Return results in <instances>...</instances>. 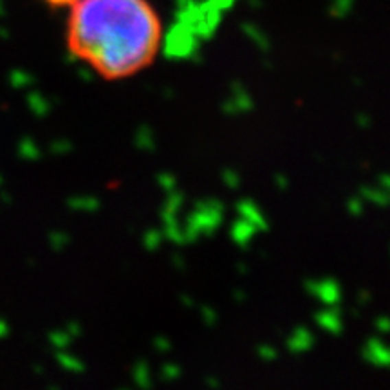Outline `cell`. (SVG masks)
<instances>
[{"instance_id": "cell-1", "label": "cell", "mask_w": 390, "mask_h": 390, "mask_svg": "<svg viewBox=\"0 0 390 390\" xmlns=\"http://www.w3.org/2000/svg\"><path fill=\"white\" fill-rule=\"evenodd\" d=\"M71 10L69 51L103 78H127L156 58L161 22L148 0H78Z\"/></svg>"}, {"instance_id": "cell-2", "label": "cell", "mask_w": 390, "mask_h": 390, "mask_svg": "<svg viewBox=\"0 0 390 390\" xmlns=\"http://www.w3.org/2000/svg\"><path fill=\"white\" fill-rule=\"evenodd\" d=\"M220 220H222V205L219 200L199 203L186 222V228L183 229L185 242H192L203 233H211L220 225Z\"/></svg>"}, {"instance_id": "cell-3", "label": "cell", "mask_w": 390, "mask_h": 390, "mask_svg": "<svg viewBox=\"0 0 390 390\" xmlns=\"http://www.w3.org/2000/svg\"><path fill=\"white\" fill-rule=\"evenodd\" d=\"M197 51V34L194 33L190 25L181 22L177 27L170 31L165 40V54L170 60L190 58Z\"/></svg>"}, {"instance_id": "cell-4", "label": "cell", "mask_w": 390, "mask_h": 390, "mask_svg": "<svg viewBox=\"0 0 390 390\" xmlns=\"http://www.w3.org/2000/svg\"><path fill=\"white\" fill-rule=\"evenodd\" d=\"M306 289L311 295L320 300L322 303L329 306V308H336L341 300V288L340 284L332 278H323V280H309L306 282Z\"/></svg>"}, {"instance_id": "cell-5", "label": "cell", "mask_w": 390, "mask_h": 390, "mask_svg": "<svg viewBox=\"0 0 390 390\" xmlns=\"http://www.w3.org/2000/svg\"><path fill=\"white\" fill-rule=\"evenodd\" d=\"M361 356L365 358V361H369V363H372V365L376 367H387L390 361V354L387 345L381 340H376V338L367 341L363 351H361Z\"/></svg>"}, {"instance_id": "cell-6", "label": "cell", "mask_w": 390, "mask_h": 390, "mask_svg": "<svg viewBox=\"0 0 390 390\" xmlns=\"http://www.w3.org/2000/svg\"><path fill=\"white\" fill-rule=\"evenodd\" d=\"M237 211H239V217L246 219L248 222L255 226L257 229H268V222H266V217L262 215L260 208L251 200H242L237 205Z\"/></svg>"}, {"instance_id": "cell-7", "label": "cell", "mask_w": 390, "mask_h": 390, "mask_svg": "<svg viewBox=\"0 0 390 390\" xmlns=\"http://www.w3.org/2000/svg\"><path fill=\"white\" fill-rule=\"evenodd\" d=\"M312 345H314V336H312L308 329H303V327L295 329L291 332V336L288 338V349L291 352H295V354L309 351Z\"/></svg>"}, {"instance_id": "cell-8", "label": "cell", "mask_w": 390, "mask_h": 390, "mask_svg": "<svg viewBox=\"0 0 390 390\" xmlns=\"http://www.w3.org/2000/svg\"><path fill=\"white\" fill-rule=\"evenodd\" d=\"M317 323L322 327L323 331L331 332V334H340L343 331V322H341L340 312L334 308H329L325 311L318 312Z\"/></svg>"}, {"instance_id": "cell-9", "label": "cell", "mask_w": 390, "mask_h": 390, "mask_svg": "<svg viewBox=\"0 0 390 390\" xmlns=\"http://www.w3.org/2000/svg\"><path fill=\"white\" fill-rule=\"evenodd\" d=\"M253 107V103H251V98L249 94L240 89V85H233V96L226 103L225 111L228 114H237V113H246L249 108Z\"/></svg>"}, {"instance_id": "cell-10", "label": "cell", "mask_w": 390, "mask_h": 390, "mask_svg": "<svg viewBox=\"0 0 390 390\" xmlns=\"http://www.w3.org/2000/svg\"><path fill=\"white\" fill-rule=\"evenodd\" d=\"M255 231H259V229L255 228L251 222H248V220L240 217V219L231 226V239H233V242H237L239 246H242L244 248V246L251 240Z\"/></svg>"}, {"instance_id": "cell-11", "label": "cell", "mask_w": 390, "mask_h": 390, "mask_svg": "<svg viewBox=\"0 0 390 390\" xmlns=\"http://www.w3.org/2000/svg\"><path fill=\"white\" fill-rule=\"evenodd\" d=\"M132 374H134V380H136V383L141 387V389H148V387L152 385L150 371H148V365L143 363V361L136 363V367L132 369Z\"/></svg>"}, {"instance_id": "cell-12", "label": "cell", "mask_w": 390, "mask_h": 390, "mask_svg": "<svg viewBox=\"0 0 390 390\" xmlns=\"http://www.w3.org/2000/svg\"><path fill=\"white\" fill-rule=\"evenodd\" d=\"M69 206L74 210H83V211H94L100 208V200L94 197H74L69 200Z\"/></svg>"}, {"instance_id": "cell-13", "label": "cell", "mask_w": 390, "mask_h": 390, "mask_svg": "<svg viewBox=\"0 0 390 390\" xmlns=\"http://www.w3.org/2000/svg\"><path fill=\"white\" fill-rule=\"evenodd\" d=\"M58 363L64 367L65 371H71V372H83L85 371V365H83L82 361L78 358L71 356V354H65V352H60L58 356H56Z\"/></svg>"}, {"instance_id": "cell-14", "label": "cell", "mask_w": 390, "mask_h": 390, "mask_svg": "<svg viewBox=\"0 0 390 390\" xmlns=\"http://www.w3.org/2000/svg\"><path fill=\"white\" fill-rule=\"evenodd\" d=\"M30 108L38 117L45 116L49 113V102L44 96H40L38 93L30 94Z\"/></svg>"}, {"instance_id": "cell-15", "label": "cell", "mask_w": 390, "mask_h": 390, "mask_svg": "<svg viewBox=\"0 0 390 390\" xmlns=\"http://www.w3.org/2000/svg\"><path fill=\"white\" fill-rule=\"evenodd\" d=\"M19 154L24 157V159H31V161H34V159H38L40 157L38 148H36V145H34L31 139H24V141L20 143Z\"/></svg>"}, {"instance_id": "cell-16", "label": "cell", "mask_w": 390, "mask_h": 390, "mask_svg": "<svg viewBox=\"0 0 390 390\" xmlns=\"http://www.w3.org/2000/svg\"><path fill=\"white\" fill-rule=\"evenodd\" d=\"M136 143L141 150H154V145H156V143H154L150 128H141V130L137 132Z\"/></svg>"}, {"instance_id": "cell-17", "label": "cell", "mask_w": 390, "mask_h": 390, "mask_svg": "<svg viewBox=\"0 0 390 390\" xmlns=\"http://www.w3.org/2000/svg\"><path fill=\"white\" fill-rule=\"evenodd\" d=\"M361 194H363V197L365 199H371V200H376L378 205L385 206L387 203V190H372V188H363L361 190Z\"/></svg>"}, {"instance_id": "cell-18", "label": "cell", "mask_w": 390, "mask_h": 390, "mask_svg": "<svg viewBox=\"0 0 390 390\" xmlns=\"http://www.w3.org/2000/svg\"><path fill=\"white\" fill-rule=\"evenodd\" d=\"M71 340H73V336H71L67 331L53 332V334H51V343H53L54 347H58V349H65V347L71 343Z\"/></svg>"}, {"instance_id": "cell-19", "label": "cell", "mask_w": 390, "mask_h": 390, "mask_svg": "<svg viewBox=\"0 0 390 390\" xmlns=\"http://www.w3.org/2000/svg\"><path fill=\"white\" fill-rule=\"evenodd\" d=\"M159 242H161V233L159 231H156V229H152V231H146L145 235V246L146 249H156L157 246H159Z\"/></svg>"}, {"instance_id": "cell-20", "label": "cell", "mask_w": 390, "mask_h": 390, "mask_svg": "<svg viewBox=\"0 0 390 390\" xmlns=\"http://www.w3.org/2000/svg\"><path fill=\"white\" fill-rule=\"evenodd\" d=\"M51 244H53L54 249H64L69 244V237L64 231H56V233L51 235Z\"/></svg>"}, {"instance_id": "cell-21", "label": "cell", "mask_w": 390, "mask_h": 390, "mask_svg": "<svg viewBox=\"0 0 390 390\" xmlns=\"http://www.w3.org/2000/svg\"><path fill=\"white\" fill-rule=\"evenodd\" d=\"M161 376H163V378H165L166 381L177 380V378H179V376H181L179 367H177V365H165V367H163Z\"/></svg>"}, {"instance_id": "cell-22", "label": "cell", "mask_w": 390, "mask_h": 390, "mask_svg": "<svg viewBox=\"0 0 390 390\" xmlns=\"http://www.w3.org/2000/svg\"><path fill=\"white\" fill-rule=\"evenodd\" d=\"M45 4L53 10H58V8H73L78 0H44Z\"/></svg>"}, {"instance_id": "cell-23", "label": "cell", "mask_w": 390, "mask_h": 390, "mask_svg": "<svg viewBox=\"0 0 390 390\" xmlns=\"http://www.w3.org/2000/svg\"><path fill=\"white\" fill-rule=\"evenodd\" d=\"M259 356L262 358L264 361H273L275 358H277V351H275L273 347L262 345L259 347Z\"/></svg>"}, {"instance_id": "cell-24", "label": "cell", "mask_w": 390, "mask_h": 390, "mask_svg": "<svg viewBox=\"0 0 390 390\" xmlns=\"http://www.w3.org/2000/svg\"><path fill=\"white\" fill-rule=\"evenodd\" d=\"M225 183L229 186V188H239V174H235V172H225Z\"/></svg>"}, {"instance_id": "cell-25", "label": "cell", "mask_w": 390, "mask_h": 390, "mask_svg": "<svg viewBox=\"0 0 390 390\" xmlns=\"http://www.w3.org/2000/svg\"><path fill=\"white\" fill-rule=\"evenodd\" d=\"M159 183H161L168 192L176 190V188H174V186H176V181H174L172 176H168V174H161V176H159Z\"/></svg>"}, {"instance_id": "cell-26", "label": "cell", "mask_w": 390, "mask_h": 390, "mask_svg": "<svg viewBox=\"0 0 390 390\" xmlns=\"http://www.w3.org/2000/svg\"><path fill=\"white\" fill-rule=\"evenodd\" d=\"M11 80H13V83H15V87H20L22 83H30L31 78L27 76L25 73H20V71H16V73H13V76H11Z\"/></svg>"}, {"instance_id": "cell-27", "label": "cell", "mask_w": 390, "mask_h": 390, "mask_svg": "<svg viewBox=\"0 0 390 390\" xmlns=\"http://www.w3.org/2000/svg\"><path fill=\"white\" fill-rule=\"evenodd\" d=\"M363 200H361V197H358V199H351V203H349V211H351L352 215H360L361 210H363V205H361Z\"/></svg>"}, {"instance_id": "cell-28", "label": "cell", "mask_w": 390, "mask_h": 390, "mask_svg": "<svg viewBox=\"0 0 390 390\" xmlns=\"http://www.w3.org/2000/svg\"><path fill=\"white\" fill-rule=\"evenodd\" d=\"M203 314H205V317H206L205 320H206V322H208V323H210V325H211V323L217 322V312L211 311L210 308H203Z\"/></svg>"}, {"instance_id": "cell-29", "label": "cell", "mask_w": 390, "mask_h": 390, "mask_svg": "<svg viewBox=\"0 0 390 390\" xmlns=\"http://www.w3.org/2000/svg\"><path fill=\"white\" fill-rule=\"evenodd\" d=\"M156 349L157 351H161V352H166L168 349H170V341H166L165 338L163 336H159L156 340Z\"/></svg>"}, {"instance_id": "cell-30", "label": "cell", "mask_w": 390, "mask_h": 390, "mask_svg": "<svg viewBox=\"0 0 390 390\" xmlns=\"http://www.w3.org/2000/svg\"><path fill=\"white\" fill-rule=\"evenodd\" d=\"M71 143L69 141H58V143H54V146H53V150L54 152H64V150H71Z\"/></svg>"}, {"instance_id": "cell-31", "label": "cell", "mask_w": 390, "mask_h": 390, "mask_svg": "<svg viewBox=\"0 0 390 390\" xmlns=\"http://www.w3.org/2000/svg\"><path fill=\"white\" fill-rule=\"evenodd\" d=\"M376 325L380 327L381 332H387V331H389V322H387V318H385V317H381L380 320H378V323H376Z\"/></svg>"}, {"instance_id": "cell-32", "label": "cell", "mask_w": 390, "mask_h": 390, "mask_svg": "<svg viewBox=\"0 0 390 390\" xmlns=\"http://www.w3.org/2000/svg\"><path fill=\"white\" fill-rule=\"evenodd\" d=\"M5 334H8V325H5V322L0 320V338H4Z\"/></svg>"}]
</instances>
